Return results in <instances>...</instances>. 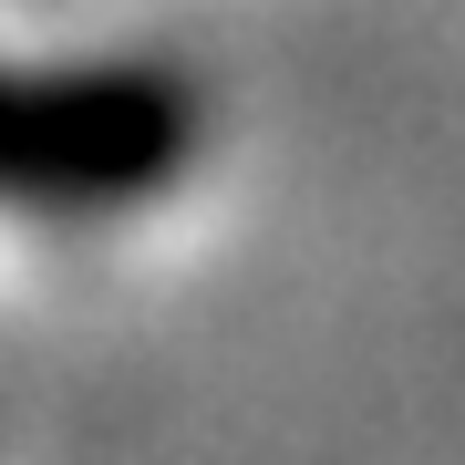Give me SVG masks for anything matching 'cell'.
<instances>
[{"label":"cell","instance_id":"6da1fadb","mask_svg":"<svg viewBox=\"0 0 465 465\" xmlns=\"http://www.w3.org/2000/svg\"><path fill=\"white\" fill-rule=\"evenodd\" d=\"M197 155V94L155 63L0 73V207L104 217Z\"/></svg>","mask_w":465,"mask_h":465}]
</instances>
